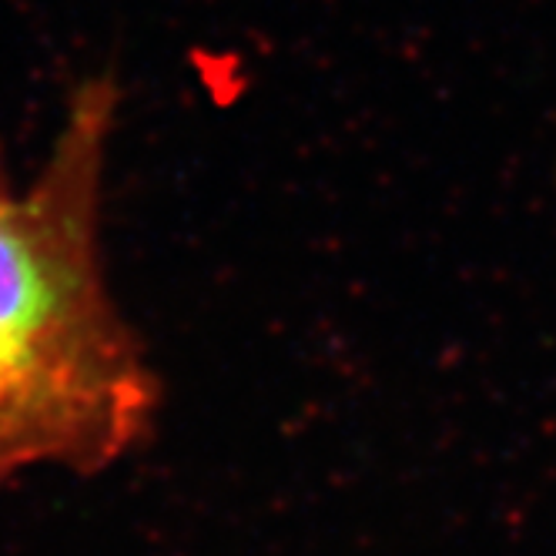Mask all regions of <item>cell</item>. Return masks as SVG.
I'll return each instance as SVG.
<instances>
[{
    "mask_svg": "<svg viewBox=\"0 0 556 556\" xmlns=\"http://www.w3.org/2000/svg\"><path fill=\"white\" fill-rule=\"evenodd\" d=\"M122 104L114 74L77 81L27 178L0 144V493L30 472L98 476L157 422L162 382L104 262Z\"/></svg>",
    "mask_w": 556,
    "mask_h": 556,
    "instance_id": "obj_1",
    "label": "cell"
}]
</instances>
